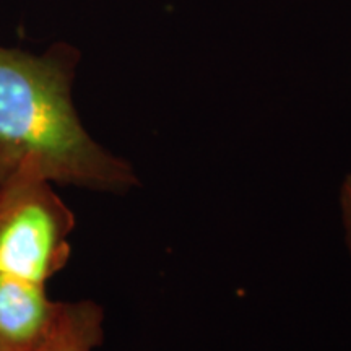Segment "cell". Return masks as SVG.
I'll return each instance as SVG.
<instances>
[{
	"label": "cell",
	"instance_id": "3957f363",
	"mask_svg": "<svg viewBox=\"0 0 351 351\" xmlns=\"http://www.w3.org/2000/svg\"><path fill=\"white\" fill-rule=\"evenodd\" d=\"M59 307L46 285L0 274V351H41Z\"/></svg>",
	"mask_w": 351,
	"mask_h": 351
},
{
	"label": "cell",
	"instance_id": "5b68a950",
	"mask_svg": "<svg viewBox=\"0 0 351 351\" xmlns=\"http://www.w3.org/2000/svg\"><path fill=\"white\" fill-rule=\"evenodd\" d=\"M339 215L341 232H343V243L346 245V252L351 258V173L346 174L340 184Z\"/></svg>",
	"mask_w": 351,
	"mask_h": 351
},
{
	"label": "cell",
	"instance_id": "277c9868",
	"mask_svg": "<svg viewBox=\"0 0 351 351\" xmlns=\"http://www.w3.org/2000/svg\"><path fill=\"white\" fill-rule=\"evenodd\" d=\"M104 341V309L90 300L60 301L41 351H95Z\"/></svg>",
	"mask_w": 351,
	"mask_h": 351
},
{
	"label": "cell",
	"instance_id": "6da1fadb",
	"mask_svg": "<svg viewBox=\"0 0 351 351\" xmlns=\"http://www.w3.org/2000/svg\"><path fill=\"white\" fill-rule=\"evenodd\" d=\"M80 52L56 43L43 54L0 46V182L33 176L122 195L135 169L88 134L72 99Z\"/></svg>",
	"mask_w": 351,
	"mask_h": 351
},
{
	"label": "cell",
	"instance_id": "7a4b0ae2",
	"mask_svg": "<svg viewBox=\"0 0 351 351\" xmlns=\"http://www.w3.org/2000/svg\"><path fill=\"white\" fill-rule=\"evenodd\" d=\"M33 176L0 182V274L46 285L69 263L75 215Z\"/></svg>",
	"mask_w": 351,
	"mask_h": 351
}]
</instances>
